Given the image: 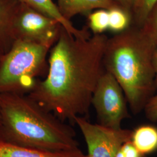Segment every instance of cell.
<instances>
[{
  "label": "cell",
  "mask_w": 157,
  "mask_h": 157,
  "mask_svg": "<svg viewBox=\"0 0 157 157\" xmlns=\"http://www.w3.org/2000/svg\"><path fill=\"white\" fill-rule=\"evenodd\" d=\"M108 40L104 33L77 38L62 27L51 48L46 78L37 80L27 95L63 122L75 124L76 117L86 118L95 87L105 71Z\"/></svg>",
  "instance_id": "obj_1"
},
{
  "label": "cell",
  "mask_w": 157,
  "mask_h": 157,
  "mask_svg": "<svg viewBox=\"0 0 157 157\" xmlns=\"http://www.w3.org/2000/svg\"><path fill=\"white\" fill-rule=\"evenodd\" d=\"M0 139L13 145L46 150L78 148L76 132L27 94H0Z\"/></svg>",
  "instance_id": "obj_2"
},
{
  "label": "cell",
  "mask_w": 157,
  "mask_h": 157,
  "mask_svg": "<svg viewBox=\"0 0 157 157\" xmlns=\"http://www.w3.org/2000/svg\"><path fill=\"white\" fill-rule=\"evenodd\" d=\"M155 49L141 29L134 25L107 41L105 71L117 79L134 114L144 109L156 86L153 61Z\"/></svg>",
  "instance_id": "obj_3"
},
{
  "label": "cell",
  "mask_w": 157,
  "mask_h": 157,
  "mask_svg": "<svg viewBox=\"0 0 157 157\" xmlns=\"http://www.w3.org/2000/svg\"><path fill=\"white\" fill-rule=\"evenodd\" d=\"M50 48L23 40H15L0 65V94H28L36 78L48 69L47 56Z\"/></svg>",
  "instance_id": "obj_4"
},
{
  "label": "cell",
  "mask_w": 157,
  "mask_h": 157,
  "mask_svg": "<svg viewBox=\"0 0 157 157\" xmlns=\"http://www.w3.org/2000/svg\"><path fill=\"white\" fill-rule=\"evenodd\" d=\"M62 27L56 19L20 2L12 20L10 33L13 42L27 41L51 48Z\"/></svg>",
  "instance_id": "obj_5"
},
{
  "label": "cell",
  "mask_w": 157,
  "mask_h": 157,
  "mask_svg": "<svg viewBox=\"0 0 157 157\" xmlns=\"http://www.w3.org/2000/svg\"><path fill=\"white\" fill-rule=\"evenodd\" d=\"M127 103L124 91L117 79L105 71L98 82L91 100L98 124L108 129H122V121L130 117Z\"/></svg>",
  "instance_id": "obj_6"
},
{
  "label": "cell",
  "mask_w": 157,
  "mask_h": 157,
  "mask_svg": "<svg viewBox=\"0 0 157 157\" xmlns=\"http://www.w3.org/2000/svg\"><path fill=\"white\" fill-rule=\"evenodd\" d=\"M75 124L78 126L84 137L89 157H115L124 143L132 139L131 130L108 129L91 124L82 117H76Z\"/></svg>",
  "instance_id": "obj_7"
},
{
  "label": "cell",
  "mask_w": 157,
  "mask_h": 157,
  "mask_svg": "<svg viewBox=\"0 0 157 157\" xmlns=\"http://www.w3.org/2000/svg\"><path fill=\"white\" fill-rule=\"evenodd\" d=\"M0 157H89L80 149L46 150L13 145L0 139Z\"/></svg>",
  "instance_id": "obj_8"
},
{
  "label": "cell",
  "mask_w": 157,
  "mask_h": 157,
  "mask_svg": "<svg viewBox=\"0 0 157 157\" xmlns=\"http://www.w3.org/2000/svg\"><path fill=\"white\" fill-rule=\"evenodd\" d=\"M26 5L37 10L48 17L56 20L67 32L73 34L77 38L87 39L91 36L89 27L84 26L81 29L75 28L71 21L62 17L58 6L52 0H18Z\"/></svg>",
  "instance_id": "obj_9"
},
{
  "label": "cell",
  "mask_w": 157,
  "mask_h": 157,
  "mask_svg": "<svg viewBox=\"0 0 157 157\" xmlns=\"http://www.w3.org/2000/svg\"><path fill=\"white\" fill-rule=\"evenodd\" d=\"M57 6L62 17L69 21L78 14L87 13L93 10H109L120 7L113 0H58Z\"/></svg>",
  "instance_id": "obj_10"
},
{
  "label": "cell",
  "mask_w": 157,
  "mask_h": 157,
  "mask_svg": "<svg viewBox=\"0 0 157 157\" xmlns=\"http://www.w3.org/2000/svg\"><path fill=\"white\" fill-rule=\"evenodd\" d=\"M19 3L18 0H0V43L6 51L13 43L10 33L11 24Z\"/></svg>",
  "instance_id": "obj_11"
},
{
  "label": "cell",
  "mask_w": 157,
  "mask_h": 157,
  "mask_svg": "<svg viewBox=\"0 0 157 157\" xmlns=\"http://www.w3.org/2000/svg\"><path fill=\"white\" fill-rule=\"evenodd\" d=\"M131 141L135 147L146 155L157 150V128L143 125L133 131Z\"/></svg>",
  "instance_id": "obj_12"
},
{
  "label": "cell",
  "mask_w": 157,
  "mask_h": 157,
  "mask_svg": "<svg viewBox=\"0 0 157 157\" xmlns=\"http://www.w3.org/2000/svg\"><path fill=\"white\" fill-rule=\"evenodd\" d=\"M108 29L119 33L129 28L132 22L131 13L122 8L115 7L108 10Z\"/></svg>",
  "instance_id": "obj_13"
},
{
  "label": "cell",
  "mask_w": 157,
  "mask_h": 157,
  "mask_svg": "<svg viewBox=\"0 0 157 157\" xmlns=\"http://www.w3.org/2000/svg\"><path fill=\"white\" fill-rule=\"evenodd\" d=\"M157 4V0H135L132 10L133 25L142 27Z\"/></svg>",
  "instance_id": "obj_14"
},
{
  "label": "cell",
  "mask_w": 157,
  "mask_h": 157,
  "mask_svg": "<svg viewBox=\"0 0 157 157\" xmlns=\"http://www.w3.org/2000/svg\"><path fill=\"white\" fill-rule=\"evenodd\" d=\"M88 21V27L94 34L103 33L109 27L108 10L100 9L92 12L89 15Z\"/></svg>",
  "instance_id": "obj_15"
},
{
  "label": "cell",
  "mask_w": 157,
  "mask_h": 157,
  "mask_svg": "<svg viewBox=\"0 0 157 157\" xmlns=\"http://www.w3.org/2000/svg\"><path fill=\"white\" fill-rule=\"evenodd\" d=\"M140 28L147 39L157 48V4Z\"/></svg>",
  "instance_id": "obj_16"
},
{
  "label": "cell",
  "mask_w": 157,
  "mask_h": 157,
  "mask_svg": "<svg viewBox=\"0 0 157 157\" xmlns=\"http://www.w3.org/2000/svg\"><path fill=\"white\" fill-rule=\"evenodd\" d=\"M144 109L147 118L152 122H157V95L148 100Z\"/></svg>",
  "instance_id": "obj_17"
},
{
  "label": "cell",
  "mask_w": 157,
  "mask_h": 157,
  "mask_svg": "<svg viewBox=\"0 0 157 157\" xmlns=\"http://www.w3.org/2000/svg\"><path fill=\"white\" fill-rule=\"evenodd\" d=\"M122 150L124 157H146L144 154L135 147L131 140L124 143L122 147Z\"/></svg>",
  "instance_id": "obj_18"
},
{
  "label": "cell",
  "mask_w": 157,
  "mask_h": 157,
  "mask_svg": "<svg viewBox=\"0 0 157 157\" xmlns=\"http://www.w3.org/2000/svg\"><path fill=\"white\" fill-rule=\"evenodd\" d=\"M118 6L124 10L129 12L132 15V10L135 0H113Z\"/></svg>",
  "instance_id": "obj_19"
},
{
  "label": "cell",
  "mask_w": 157,
  "mask_h": 157,
  "mask_svg": "<svg viewBox=\"0 0 157 157\" xmlns=\"http://www.w3.org/2000/svg\"><path fill=\"white\" fill-rule=\"evenodd\" d=\"M153 61H154V65L155 71V86L157 87V47L154 53Z\"/></svg>",
  "instance_id": "obj_20"
},
{
  "label": "cell",
  "mask_w": 157,
  "mask_h": 157,
  "mask_svg": "<svg viewBox=\"0 0 157 157\" xmlns=\"http://www.w3.org/2000/svg\"><path fill=\"white\" fill-rule=\"evenodd\" d=\"M6 50L5 47L0 43V65H1L2 60L3 56L6 54Z\"/></svg>",
  "instance_id": "obj_21"
},
{
  "label": "cell",
  "mask_w": 157,
  "mask_h": 157,
  "mask_svg": "<svg viewBox=\"0 0 157 157\" xmlns=\"http://www.w3.org/2000/svg\"><path fill=\"white\" fill-rule=\"evenodd\" d=\"M122 147L118 150V151L116 153V154L115 155V157H124V152H123V151L122 150Z\"/></svg>",
  "instance_id": "obj_22"
},
{
  "label": "cell",
  "mask_w": 157,
  "mask_h": 157,
  "mask_svg": "<svg viewBox=\"0 0 157 157\" xmlns=\"http://www.w3.org/2000/svg\"><path fill=\"white\" fill-rule=\"evenodd\" d=\"M0 126H1V116H0Z\"/></svg>",
  "instance_id": "obj_23"
}]
</instances>
